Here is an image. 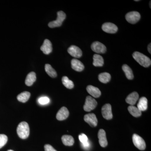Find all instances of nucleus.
<instances>
[{
  "mask_svg": "<svg viewBox=\"0 0 151 151\" xmlns=\"http://www.w3.org/2000/svg\"><path fill=\"white\" fill-rule=\"evenodd\" d=\"M133 57L140 64L144 67H148L151 65V60L149 58L145 55L139 52H135L133 54Z\"/></svg>",
  "mask_w": 151,
  "mask_h": 151,
  "instance_id": "obj_1",
  "label": "nucleus"
},
{
  "mask_svg": "<svg viewBox=\"0 0 151 151\" xmlns=\"http://www.w3.org/2000/svg\"><path fill=\"white\" fill-rule=\"evenodd\" d=\"M17 133L19 137L22 139H26L29 134V127L28 123L22 122L20 123L17 128Z\"/></svg>",
  "mask_w": 151,
  "mask_h": 151,
  "instance_id": "obj_2",
  "label": "nucleus"
},
{
  "mask_svg": "<svg viewBox=\"0 0 151 151\" xmlns=\"http://www.w3.org/2000/svg\"><path fill=\"white\" fill-rule=\"evenodd\" d=\"M65 18H66V15L65 13L63 11H59L57 12V18L56 20L50 22L48 24V26L51 28L59 27L61 26L63 22L65 19Z\"/></svg>",
  "mask_w": 151,
  "mask_h": 151,
  "instance_id": "obj_3",
  "label": "nucleus"
},
{
  "mask_svg": "<svg viewBox=\"0 0 151 151\" xmlns=\"http://www.w3.org/2000/svg\"><path fill=\"white\" fill-rule=\"evenodd\" d=\"M97 105V102L96 100L91 96H88L86 97L84 109L86 112H89L95 109Z\"/></svg>",
  "mask_w": 151,
  "mask_h": 151,
  "instance_id": "obj_4",
  "label": "nucleus"
},
{
  "mask_svg": "<svg viewBox=\"0 0 151 151\" xmlns=\"http://www.w3.org/2000/svg\"><path fill=\"white\" fill-rule=\"evenodd\" d=\"M133 142L136 147L141 150H144L146 148V143L142 138L136 134L133 136Z\"/></svg>",
  "mask_w": 151,
  "mask_h": 151,
  "instance_id": "obj_5",
  "label": "nucleus"
},
{
  "mask_svg": "<svg viewBox=\"0 0 151 151\" xmlns=\"http://www.w3.org/2000/svg\"><path fill=\"white\" fill-rule=\"evenodd\" d=\"M141 16L137 12H131L127 13L126 15V19L128 22L132 24L137 23L140 19Z\"/></svg>",
  "mask_w": 151,
  "mask_h": 151,
  "instance_id": "obj_6",
  "label": "nucleus"
},
{
  "mask_svg": "<svg viewBox=\"0 0 151 151\" xmlns=\"http://www.w3.org/2000/svg\"><path fill=\"white\" fill-rule=\"evenodd\" d=\"M91 48L93 51L97 53H104L106 52V47L103 43L99 42H94L91 45Z\"/></svg>",
  "mask_w": 151,
  "mask_h": 151,
  "instance_id": "obj_7",
  "label": "nucleus"
},
{
  "mask_svg": "<svg viewBox=\"0 0 151 151\" xmlns=\"http://www.w3.org/2000/svg\"><path fill=\"white\" fill-rule=\"evenodd\" d=\"M102 113L103 117L107 120H111L113 118L112 108L110 104H106L102 108Z\"/></svg>",
  "mask_w": 151,
  "mask_h": 151,
  "instance_id": "obj_8",
  "label": "nucleus"
},
{
  "mask_svg": "<svg viewBox=\"0 0 151 151\" xmlns=\"http://www.w3.org/2000/svg\"><path fill=\"white\" fill-rule=\"evenodd\" d=\"M102 28L104 32L108 33H115L118 30L117 26L110 22L105 23L102 25Z\"/></svg>",
  "mask_w": 151,
  "mask_h": 151,
  "instance_id": "obj_9",
  "label": "nucleus"
},
{
  "mask_svg": "<svg viewBox=\"0 0 151 151\" xmlns=\"http://www.w3.org/2000/svg\"><path fill=\"white\" fill-rule=\"evenodd\" d=\"M84 121L92 127H96L97 124V117L94 113H89L85 115Z\"/></svg>",
  "mask_w": 151,
  "mask_h": 151,
  "instance_id": "obj_10",
  "label": "nucleus"
},
{
  "mask_svg": "<svg viewBox=\"0 0 151 151\" xmlns=\"http://www.w3.org/2000/svg\"><path fill=\"white\" fill-rule=\"evenodd\" d=\"M68 53L71 56L76 58H79L82 55L81 50L75 45H71L68 49Z\"/></svg>",
  "mask_w": 151,
  "mask_h": 151,
  "instance_id": "obj_11",
  "label": "nucleus"
},
{
  "mask_svg": "<svg viewBox=\"0 0 151 151\" xmlns=\"http://www.w3.org/2000/svg\"><path fill=\"white\" fill-rule=\"evenodd\" d=\"M69 111L65 107H62L60 109L56 115V119L58 121H63L67 119L69 116Z\"/></svg>",
  "mask_w": 151,
  "mask_h": 151,
  "instance_id": "obj_12",
  "label": "nucleus"
},
{
  "mask_svg": "<svg viewBox=\"0 0 151 151\" xmlns=\"http://www.w3.org/2000/svg\"><path fill=\"white\" fill-rule=\"evenodd\" d=\"M98 137L100 145L103 147H105L108 145V141L106 138V133L104 130L100 129L98 134Z\"/></svg>",
  "mask_w": 151,
  "mask_h": 151,
  "instance_id": "obj_13",
  "label": "nucleus"
},
{
  "mask_svg": "<svg viewBox=\"0 0 151 151\" xmlns=\"http://www.w3.org/2000/svg\"><path fill=\"white\" fill-rule=\"evenodd\" d=\"M40 50L45 54H50L52 51V45L51 42L48 40L45 39L41 47Z\"/></svg>",
  "mask_w": 151,
  "mask_h": 151,
  "instance_id": "obj_14",
  "label": "nucleus"
},
{
  "mask_svg": "<svg viewBox=\"0 0 151 151\" xmlns=\"http://www.w3.org/2000/svg\"><path fill=\"white\" fill-rule=\"evenodd\" d=\"M71 67L73 70L78 72H81L84 70V64L80 60L76 59H73L71 61Z\"/></svg>",
  "mask_w": 151,
  "mask_h": 151,
  "instance_id": "obj_15",
  "label": "nucleus"
},
{
  "mask_svg": "<svg viewBox=\"0 0 151 151\" xmlns=\"http://www.w3.org/2000/svg\"><path fill=\"white\" fill-rule=\"evenodd\" d=\"M86 90L90 95L95 98H98L101 95V92L100 89L95 86L89 85L86 87Z\"/></svg>",
  "mask_w": 151,
  "mask_h": 151,
  "instance_id": "obj_16",
  "label": "nucleus"
},
{
  "mask_svg": "<svg viewBox=\"0 0 151 151\" xmlns=\"http://www.w3.org/2000/svg\"><path fill=\"white\" fill-rule=\"evenodd\" d=\"M139 95L137 92H133L128 95L126 99V102L128 104L131 105H133L136 104L138 99H139Z\"/></svg>",
  "mask_w": 151,
  "mask_h": 151,
  "instance_id": "obj_17",
  "label": "nucleus"
},
{
  "mask_svg": "<svg viewBox=\"0 0 151 151\" xmlns=\"http://www.w3.org/2000/svg\"><path fill=\"white\" fill-rule=\"evenodd\" d=\"M93 64L96 67L103 66L104 64V59L103 57L98 54H94L93 56Z\"/></svg>",
  "mask_w": 151,
  "mask_h": 151,
  "instance_id": "obj_18",
  "label": "nucleus"
},
{
  "mask_svg": "<svg viewBox=\"0 0 151 151\" xmlns=\"http://www.w3.org/2000/svg\"><path fill=\"white\" fill-rule=\"evenodd\" d=\"M78 138L81 143L82 147L85 150L89 149L90 147V143L88 141L87 136L84 134H81L78 136Z\"/></svg>",
  "mask_w": 151,
  "mask_h": 151,
  "instance_id": "obj_19",
  "label": "nucleus"
},
{
  "mask_svg": "<svg viewBox=\"0 0 151 151\" xmlns=\"http://www.w3.org/2000/svg\"><path fill=\"white\" fill-rule=\"evenodd\" d=\"M36 80V76L34 72H31L27 75L26 78L25 84L28 86H31Z\"/></svg>",
  "mask_w": 151,
  "mask_h": 151,
  "instance_id": "obj_20",
  "label": "nucleus"
},
{
  "mask_svg": "<svg viewBox=\"0 0 151 151\" xmlns=\"http://www.w3.org/2000/svg\"><path fill=\"white\" fill-rule=\"evenodd\" d=\"M137 108L140 111H145L147 108V100L145 97H141L137 104Z\"/></svg>",
  "mask_w": 151,
  "mask_h": 151,
  "instance_id": "obj_21",
  "label": "nucleus"
},
{
  "mask_svg": "<svg viewBox=\"0 0 151 151\" xmlns=\"http://www.w3.org/2000/svg\"><path fill=\"white\" fill-rule=\"evenodd\" d=\"M63 144L65 146H71L74 143V139L70 135H63L61 138Z\"/></svg>",
  "mask_w": 151,
  "mask_h": 151,
  "instance_id": "obj_22",
  "label": "nucleus"
},
{
  "mask_svg": "<svg viewBox=\"0 0 151 151\" xmlns=\"http://www.w3.org/2000/svg\"><path fill=\"white\" fill-rule=\"evenodd\" d=\"M30 93L28 92H24L19 94L17 97V99L19 102L25 103L27 102L30 97Z\"/></svg>",
  "mask_w": 151,
  "mask_h": 151,
  "instance_id": "obj_23",
  "label": "nucleus"
},
{
  "mask_svg": "<svg viewBox=\"0 0 151 151\" xmlns=\"http://www.w3.org/2000/svg\"><path fill=\"white\" fill-rule=\"evenodd\" d=\"M122 69L125 73L126 77L128 79L132 80L133 79L134 75H133V71L129 65L124 64L122 66Z\"/></svg>",
  "mask_w": 151,
  "mask_h": 151,
  "instance_id": "obj_24",
  "label": "nucleus"
},
{
  "mask_svg": "<svg viewBox=\"0 0 151 151\" xmlns=\"http://www.w3.org/2000/svg\"><path fill=\"white\" fill-rule=\"evenodd\" d=\"M128 111L131 115L135 117H139L142 115V111H140L137 107L131 105L128 107Z\"/></svg>",
  "mask_w": 151,
  "mask_h": 151,
  "instance_id": "obj_25",
  "label": "nucleus"
},
{
  "mask_svg": "<svg viewBox=\"0 0 151 151\" xmlns=\"http://www.w3.org/2000/svg\"><path fill=\"white\" fill-rule=\"evenodd\" d=\"M98 78L100 82L103 83H107L111 80V76L110 73L104 72L99 74Z\"/></svg>",
  "mask_w": 151,
  "mask_h": 151,
  "instance_id": "obj_26",
  "label": "nucleus"
},
{
  "mask_svg": "<svg viewBox=\"0 0 151 151\" xmlns=\"http://www.w3.org/2000/svg\"><path fill=\"white\" fill-rule=\"evenodd\" d=\"M45 70L47 74L52 78H55L57 76L55 70L50 64H46L45 65Z\"/></svg>",
  "mask_w": 151,
  "mask_h": 151,
  "instance_id": "obj_27",
  "label": "nucleus"
},
{
  "mask_svg": "<svg viewBox=\"0 0 151 151\" xmlns=\"http://www.w3.org/2000/svg\"><path fill=\"white\" fill-rule=\"evenodd\" d=\"M63 84L68 89H71L74 87L73 81L70 80L67 76H64L62 78Z\"/></svg>",
  "mask_w": 151,
  "mask_h": 151,
  "instance_id": "obj_28",
  "label": "nucleus"
},
{
  "mask_svg": "<svg viewBox=\"0 0 151 151\" xmlns=\"http://www.w3.org/2000/svg\"><path fill=\"white\" fill-rule=\"evenodd\" d=\"M8 141V137L6 135L0 134V149L3 147L6 144Z\"/></svg>",
  "mask_w": 151,
  "mask_h": 151,
  "instance_id": "obj_29",
  "label": "nucleus"
},
{
  "mask_svg": "<svg viewBox=\"0 0 151 151\" xmlns=\"http://www.w3.org/2000/svg\"><path fill=\"white\" fill-rule=\"evenodd\" d=\"M38 102L41 105H46L50 102V99L47 97H41L38 99Z\"/></svg>",
  "mask_w": 151,
  "mask_h": 151,
  "instance_id": "obj_30",
  "label": "nucleus"
},
{
  "mask_svg": "<svg viewBox=\"0 0 151 151\" xmlns=\"http://www.w3.org/2000/svg\"><path fill=\"white\" fill-rule=\"evenodd\" d=\"M44 149L45 151H57L52 146L50 145H45Z\"/></svg>",
  "mask_w": 151,
  "mask_h": 151,
  "instance_id": "obj_31",
  "label": "nucleus"
},
{
  "mask_svg": "<svg viewBox=\"0 0 151 151\" xmlns=\"http://www.w3.org/2000/svg\"><path fill=\"white\" fill-rule=\"evenodd\" d=\"M151 44L150 43L149 45L148 46V50L149 52H150V54H151Z\"/></svg>",
  "mask_w": 151,
  "mask_h": 151,
  "instance_id": "obj_32",
  "label": "nucleus"
},
{
  "mask_svg": "<svg viewBox=\"0 0 151 151\" xmlns=\"http://www.w3.org/2000/svg\"><path fill=\"white\" fill-rule=\"evenodd\" d=\"M8 151H13L12 150H9Z\"/></svg>",
  "mask_w": 151,
  "mask_h": 151,
  "instance_id": "obj_33",
  "label": "nucleus"
},
{
  "mask_svg": "<svg viewBox=\"0 0 151 151\" xmlns=\"http://www.w3.org/2000/svg\"><path fill=\"white\" fill-rule=\"evenodd\" d=\"M135 1H139V0H138V1H137V0H135Z\"/></svg>",
  "mask_w": 151,
  "mask_h": 151,
  "instance_id": "obj_34",
  "label": "nucleus"
},
{
  "mask_svg": "<svg viewBox=\"0 0 151 151\" xmlns=\"http://www.w3.org/2000/svg\"><path fill=\"white\" fill-rule=\"evenodd\" d=\"M150 7L151 8V1L150 2Z\"/></svg>",
  "mask_w": 151,
  "mask_h": 151,
  "instance_id": "obj_35",
  "label": "nucleus"
}]
</instances>
